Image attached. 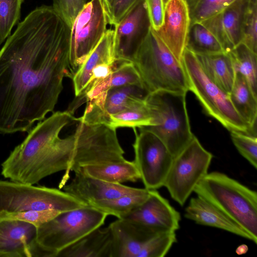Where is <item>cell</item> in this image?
I'll return each instance as SVG.
<instances>
[{
  "label": "cell",
  "instance_id": "cb8c5ba5",
  "mask_svg": "<svg viewBox=\"0 0 257 257\" xmlns=\"http://www.w3.org/2000/svg\"><path fill=\"white\" fill-rule=\"evenodd\" d=\"M111 246L109 227H99L59 251L56 257H111Z\"/></svg>",
  "mask_w": 257,
  "mask_h": 257
},
{
  "label": "cell",
  "instance_id": "60d3db41",
  "mask_svg": "<svg viewBox=\"0 0 257 257\" xmlns=\"http://www.w3.org/2000/svg\"><path fill=\"white\" fill-rule=\"evenodd\" d=\"M248 246L244 244L239 245L236 249L235 252L237 254H243L248 250Z\"/></svg>",
  "mask_w": 257,
  "mask_h": 257
},
{
  "label": "cell",
  "instance_id": "836d02e7",
  "mask_svg": "<svg viewBox=\"0 0 257 257\" xmlns=\"http://www.w3.org/2000/svg\"><path fill=\"white\" fill-rule=\"evenodd\" d=\"M176 232L160 234L144 244L137 257H163L177 242Z\"/></svg>",
  "mask_w": 257,
  "mask_h": 257
},
{
  "label": "cell",
  "instance_id": "4316f807",
  "mask_svg": "<svg viewBox=\"0 0 257 257\" xmlns=\"http://www.w3.org/2000/svg\"><path fill=\"white\" fill-rule=\"evenodd\" d=\"M231 103L251 132L256 135L257 97L250 90L246 81L236 73L234 84L229 94Z\"/></svg>",
  "mask_w": 257,
  "mask_h": 257
},
{
  "label": "cell",
  "instance_id": "d4e9b609",
  "mask_svg": "<svg viewBox=\"0 0 257 257\" xmlns=\"http://www.w3.org/2000/svg\"><path fill=\"white\" fill-rule=\"evenodd\" d=\"M195 55L207 77L224 91L229 94L236 73L228 53Z\"/></svg>",
  "mask_w": 257,
  "mask_h": 257
},
{
  "label": "cell",
  "instance_id": "d6986e66",
  "mask_svg": "<svg viewBox=\"0 0 257 257\" xmlns=\"http://www.w3.org/2000/svg\"><path fill=\"white\" fill-rule=\"evenodd\" d=\"M108 226L112 235L111 257H137L146 242L160 234L139 222L124 218H118Z\"/></svg>",
  "mask_w": 257,
  "mask_h": 257
},
{
  "label": "cell",
  "instance_id": "e0dca14e",
  "mask_svg": "<svg viewBox=\"0 0 257 257\" xmlns=\"http://www.w3.org/2000/svg\"><path fill=\"white\" fill-rule=\"evenodd\" d=\"M191 24L186 0H169L165 5L164 23L155 31L176 58L182 63Z\"/></svg>",
  "mask_w": 257,
  "mask_h": 257
},
{
  "label": "cell",
  "instance_id": "f546056e",
  "mask_svg": "<svg viewBox=\"0 0 257 257\" xmlns=\"http://www.w3.org/2000/svg\"><path fill=\"white\" fill-rule=\"evenodd\" d=\"M235 73L241 74L257 97V54L240 43L228 52Z\"/></svg>",
  "mask_w": 257,
  "mask_h": 257
},
{
  "label": "cell",
  "instance_id": "277c9868",
  "mask_svg": "<svg viewBox=\"0 0 257 257\" xmlns=\"http://www.w3.org/2000/svg\"><path fill=\"white\" fill-rule=\"evenodd\" d=\"M133 62L148 93L159 90L187 93L189 91L182 63L152 28Z\"/></svg>",
  "mask_w": 257,
  "mask_h": 257
},
{
  "label": "cell",
  "instance_id": "5b68a950",
  "mask_svg": "<svg viewBox=\"0 0 257 257\" xmlns=\"http://www.w3.org/2000/svg\"><path fill=\"white\" fill-rule=\"evenodd\" d=\"M186 93L159 90L148 93L145 101L154 117V125L142 127L157 136L173 157L192 140Z\"/></svg>",
  "mask_w": 257,
  "mask_h": 257
},
{
  "label": "cell",
  "instance_id": "52a82bcc",
  "mask_svg": "<svg viewBox=\"0 0 257 257\" xmlns=\"http://www.w3.org/2000/svg\"><path fill=\"white\" fill-rule=\"evenodd\" d=\"M107 216L88 205L60 212L37 228V241L56 257L59 251L101 227Z\"/></svg>",
  "mask_w": 257,
  "mask_h": 257
},
{
  "label": "cell",
  "instance_id": "4fadbf2b",
  "mask_svg": "<svg viewBox=\"0 0 257 257\" xmlns=\"http://www.w3.org/2000/svg\"><path fill=\"white\" fill-rule=\"evenodd\" d=\"M114 26L116 60L133 62L151 29L145 0H137Z\"/></svg>",
  "mask_w": 257,
  "mask_h": 257
},
{
  "label": "cell",
  "instance_id": "5bb4252c",
  "mask_svg": "<svg viewBox=\"0 0 257 257\" xmlns=\"http://www.w3.org/2000/svg\"><path fill=\"white\" fill-rule=\"evenodd\" d=\"M148 92L142 85H128L108 90L86 102L83 114L76 121L106 125L109 115L143 101Z\"/></svg>",
  "mask_w": 257,
  "mask_h": 257
},
{
  "label": "cell",
  "instance_id": "83f0119b",
  "mask_svg": "<svg viewBox=\"0 0 257 257\" xmlns=\"http://www.w3.org/2000/svg\"><path fill=\"white\" fill-rule=\"evenodd\" d=\"M185 48L195 55L225 52L215 36L201 22H191Z\"/></svg>",
  "mask_w": 257,
  "mask_h": 257
},
{
  "label": "cell",
  "instance_id": "f35d334b",
  "mask_svg": "<svg viewBox=\"0 0 257 257\" xmlns=\"http://www.w3.org/2000/svg\"><path fill=\"white\" fill-rule=\"evenodd\" d=\"M151 28L158 31L164 23L165 4L163 0H145Z\"/></svg>",
  "mask_w": 257,
  "mask_h": 257
},
{
  "label": "cell",
  "instance_id": "7bdbcfd3",
  "mask_svg": "<svg viewBox=\"0 0 257 257\" xmlns=\"http://www.w3.org/2000/svg\"><path fill=\"white\" fill-rule=\"evenodd\" d=\"M163 2L164 3V4L165 5L166 4V3L169 1V0H163Z\"/></svg>",
  "mask_w": 257,
  "mask_h": 257
},
{
  "label": "cell",
  "instance_id": "8d00e7d4",
  "mask_svg": "<svg viewBox=\"0 0 257 257\" xmlns=\"http://www.w3.org/2000/svg\"><path fill=\"white\" fill-rule=\"evenodd\" d=\"M230 137L233 144L240 154L256 169V136L238 132H230Z\"/></svg>",
  "mask_w": 257,
  "mask_h": 257
},
{
  "label": "cell",
  "instance_id": "8992f818",
  "mask_svg": "<svg viewBox=\"0 0 257 257\" xmlns=\"http://www.w3.org/2000/svg\"><path fill=\"white\" fill-rule=\"evenodd\" d=\"M182 63L189 91L193 92L205 112L230 132L256 136L239 116L226 93L205 74L195 54L185 48Z\"/></svg>",
  "mask_w": 257,
  "mask_h": 257
},
{
  "label": "cell",
  "instance_id": "b9f144b4",
  "mask_svg": "<svg viewBox=\"0 0 257 257\" xmlns=\"http://www.w3.org/2000/svg\"><path fill=\"white\" fill-rule=\"evenodd\" d=\"M102 1L104 4V8H105L106 14H107V16H108V13L109 12V10L110 9L111 4L112 0H102Z\"/></svg>",
  "mask_w": 257,
  "mask_h": 257
},
{
  "label": "cell",
  "instance_id": "9a60e30c",
  "mask_svg": "<svg viewBox=\"0 0 257 257\" xmlns=\"http://www.w3.org/2000/svg\"><path fill=\"white\" fill-rule=\"evenodd\" d=\"M123 218L139 222L161 234L176 232L179 228L181 216L157 190H151L147 200Z\"/></svg>",
  "mask_w": 257,
  "mask_h": 257
},
{
  "label": "cell",
  "instance_id": "7a4b0ae2",
  "mask_svg": "<svg viewBox=\"0 0 257 257\" xmlns=\"http://www.w3.org/2000/svg\"><path fill=\"white\" fill-rule=\"evenodd\" d=\"M75 118L66 110L54 112L39 121L2 164V175L11 181L34 185L62 171L57 140L62 129Z\"/></svg>",
  "mask_w": 257,
  "mask_h": 257
},
{
  "label": "cell",
  "instance_id": "8fae6325",
  "mask_svg": "<svg viewBox=\"0 0 257 257\" xmlns=\"http://www.w3.org/2000/svg\"><path fill=\"white\" fill-rule=\"evenodd\" d=\"M108 23L102 0L87 2L70 28V66L73 76L100 41Z\"/></svg>",
  "mask_w": 257,
  "mask_h": 257
},
{
  "label": "cell",
  "instance_id": "4dcf8cb0",
  "mask_svg": "<svg viewBox=\"0 0 257 257\" xmlns=\"http://www.w3.org/2000/svg\"><path fill=\"white\" fill-rule=\"evenodd\" d=\"M150 190L136 195H127L111 199L93 203L88 206L118 219L124 218L133 209L142 204L148 198Z\"/></svg>",
  "mask_w": 257,
  "mask_h": 257
},
{
  "label": "cell",
  "instance_id": "74e56055",
  "mask_svg": "<svg viewBox=\"0 0 257 257\" xmlns=\"http://www.w3.org/2000/svg\"><path fill=\"white\" fill-rule=\"evenodd\" d=\"M87 0H53V8L70 28Z\"/></svg>",
  "mask_w": 257,
  "mask_h": 257
},
{
  "label": "cell",
  "instance_id": "e575fe53",
  "mask_svg": "<svg viewBox=\"0 0 257 257\" xmlns=\"http://www.w3.org/2000/svg\"><path fill=\"white\" fill-rule=\"evenodd\" d=\"M241 43L257 54V0H249L242 23Z\"/></svg>",
  "mask_w": 257,
  "mask_h": 257
},
{
  "label": "cell",
  "instance_id": "ab89813d",
  "mask_svg": "<svg viewBox=\"0 0 257 257\" xmlns=\"http://www.w3.org/2000/svg\"><path fill=\"white\" fill-rule=\"evenodd\" d=\"M137 0H112L107 16L108 23L114 25L125 15Z\"/></svg>",
  "mask_w": 257,
  "mask_h": 257
},
{
  "label": "cell",
  "instance_id": "7c38bea8",
  "mask_svg": "<svg viewBox=\"0 0 257 257\" xmlns=\"http://www.w3.org/2000/svg\"><path fill=\"white\" fill-rule=\"evenodd\" d=\"M133 128L134 160L145 188L157 190L164 186L173 156L164 143L151 132L143 127Z\"/></svg>",
  "mask_w": 257,
  "mask_h": 257
},
{
  "label": "cell",
  "instance_id": "f1b7e54d",
  "mask_svg": "<svg viewBox=\"0 0 257 257\" xmlns=\"http://www.w3.org/2000/svg\"><path fill=\"white\" fill-rule=\"evenodd\" d=\"M154 125V117L145 100L127 109L109 115L106 125L119 127L140 128Z\"/></svg>",
  "mask_w": 257,
  "mask_h": 257
},
{
  "label": "cell",
  "instance_id": "d590c367",
  "mask_svg": "<svg viewBox=\"0 0 257 257\" xmlns=\"http://www.w3.org/2000/svg\"><path fill=\"white\" fill-rule=\"evenodd\" d=\"M60 212L54 209L28 210L16 212H0V220H17L28 222L37 228L49 221Z\"/></svg>",
  "mask_w": 257,
  "mask_h": 257
},
{
  "label": "cell",
  "instance_id": "ba28073f",
  "mask_svg": "<svg viewBox=\"0 0 257 257\" xmlns=\"http://www.w3.org/2000/svg\"><path fill=\"white\" fill-rule=\"evenodd\" d=\"M86 206L83 202L60 189L13 181H0V212L46 209L64 212Z\"/></svg>",
  "mask_w": 257,
  "mask_h": 257
},
{
  "label": "cell",
  "instance_id": "2e32d148",
  "mask_svg": "<svg viewBox=\"0 0 257 257\" xmlns=\"http://www.w3.org/2000/svg\"><path fill=\"white\" fill-rule=\"evenodd\" d=\"M62 188L87 205L124 195L140 194L148 190L145 188H135L106 182L88 176L80 171L75 172L74 178Z\"/></svg>",
  "mask_w": 257,
  "mask_h": 257
},
{
  "label": "cell",
  "instance_id": "603a6c76",
  "mask_svg": "<svg viewBox=\"0 0 257 257\" xmlns=\"http://www.w3.org/2000/svg\"><path fill=\"white\" fill-rule=\"evenodd\" d=\"M114 36V30L107 29L97 46L74 73L72 79L75 97L86 87L96 66L103 63L113 64L116 60Z\"/></svg>",
  "mask_w": 257,
  "mask_h": 257
},
{
  "label": "cell",
  "instance_id": "44dd1931",
  "mask_svg": "<svg viewBox=\"0 0 257 257\" xmlns=\"http://www.w3.org/2000/svg\"><path fill=\"white\" fill-rule=\"evenodd\" d=\"M128 85L143 84L140 74L134 63L124 60H116L115 66L106 78L89 83L82 92L72 101L78 108L86 103L108 90Z\"/></svg>",
  "mask_w": 257,
  "mask_h": 257
},
{
  "label": "cell",
  "instance_id": "ffe728a7",
  "mask_svg": "<svg viewBox=\"0 0 257 257\" xmlns=\"http://www.w3.org/2000/svg\"><path fill=\"white\" fill-rule=\"evenodd\" d=\"M37 227L17 220H0V257H32Z\"/></svg>",
  "mask_w": 257,
  "mask_h": 257
},
{
  "label": "cell",
  "instance_id": "1f68e13d",
  "mask_svg": "<svg viewBox=\"0 0 257 257\" xmlns=\"http://www.w3.org/2000/svg\"><path fill=\"white\" fill-rule=\"evenodd\" d=\"M191 22H201L219 13L235 0H186Z\"/></svg>",
  "mask_w": 257,
  "mask_h": 257
},
{
  "label": "cell",
  "instance_id": "484cf974",
  "mask_svg": "<svg viewBox=\"0 0 257 257\" xmlns=\"http://www.w3.org/2000/svg\"><path fill=\"white\" fill-rule=\"evenodd\" d=\"M79 171L90 177L116 184L135 182L141 179L140 173L134 161L126 159L87 166Z\"/></svg>",
  "mask_w": 257,
  "mask_h": 257
},
{
  "label": "cell",
  "instance_id": "7402d4cb",
  "mask_svg": "<svg viewBox=\"0 0 257 257\" xmlns=\"http://www.w3.org/2000/svg\"><path fill=\"white\" fill-rule=\"evenodd\" d=\"M184 216L198 224L222 229L256 243L252 236L243 228L210 203L198 196L190 199L188 206L185 208Z\"/></svg>",
  "mask_w": 257,
  "mask_h": 257
},
{
  "label": "cell",
  "instance_id": "ac0fdd59",
  "mask_svg": "<svg viewBox=\"0 0 257 257\" xmlns=\"http://www.w3.org/2000/svg\"><path fill=\"white\" fill-rule=\"evenodd\" d=\"M249 0H235L215 15L201 22L228 53L241 43L242 23Z\"/></svg>",
  "mask_w": 257,
  "mask_h": 257
},
{
  "label": "cell",
  "instance_id": "d6a6232c",
  "mask_svg": "<svg viewBox=\"0 0 257 257\" xmlns=\"http://www.w3.org/2000/svg\"><path fill=\"white\" fill-rule=\"evenodd\" d=\"M24 0H0V45L10 36L19 21Z\"/></svg>",
  "mask_w": 257,
  "mask_h": 257
},
{
  "label": "cell",
  "instance_id": "9c48e42d",
  "mask_svg": "<svg viewBox=\"0 0 257 257\" xmlns=\"http://www.w3.org/2000/svg\"><path fill=\"white\" fill-rule=\"evenodd\" d=\"M77 122L74 131L77 137L76 153L65 179L60 184L62 187L66 184L70 172L75 173L87 166L125 159L116 130L103 124Z\"/></svg>",
  "mask_w": 257,
  "mask_h": 257
},
{
  "label": "cell",
  "instance_id": "3957f363",
  "mask_svg": "<svg viewBox=\"0 0 257 257\" xmlns=\"http://www.w3.org/2000/svg\"><path fill=\"white\" fill-rule=\"evenodd\" d=\"M194 192L246 231L257 243V193L226 174L208 173Z\"/></svg>",
  "mask_w": 257,
  "mask_h": 257
},
{
  "label": "cell",
  "instance_id": "6da1fadb",
  "mask_svg": "<svg viewBox=\"0 0 257 257\" xmlns=\"http://www.w3.org/2000/svg\"><path fill=\"white\" fill-rule=\"evenodd\" d=\"M70 27L52 6L30 12L0 50V133L29 132L72 78Z\"/></svg>",
  "mask_w": 257,
  "mask_h": 257
},
{
  "label": "cell",
  "instance_id": "30bf717a",
  "mask_svg": "<svg viewBox=\"0 0 257 257\" xmlns=\"http://www.w3.org/2000/svg\"><path fill=\"white\" fill-rule=\"evenodd\" d=\"M212 158V154L195 136L174 157L163 186L180 205H184L198 184L207 174Z\"/></svg>",
  "mask_w": 257,
  "mask_h": 257
}]
</instances>
